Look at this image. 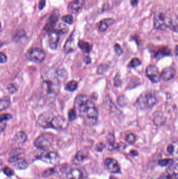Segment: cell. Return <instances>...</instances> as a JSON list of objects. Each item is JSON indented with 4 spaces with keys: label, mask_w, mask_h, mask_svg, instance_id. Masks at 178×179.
<instances>
[{
    "label": "cell",
    "mask_w": 178,
    "mask_h": 179,
    "mask_svg": "<svg viewBox=\"0 0 178 179\" xmlns=\"http://www.w3.org/2000/svg\"><path fill=\"white\" fill-rule=\"evenodd\" d=\"M154 27L157 30L165 31L167 29L178 32L177 19L173 20L166 12H156L153 19Z\"/></svg>",
    "instance_id": "6da1fadb"
},
{
    "label": "cell",
    "mask_w": 178,
    "mask_h": 179,
    "mask_svg": "<svg viewBox=\"0 0 178 179\" xmlns=\"http://www.w3.org/2000/svg\"><path fill=\"white\" fill-rule=\"evenodd\" d=\"M79 112L87 124L93 125L97 122L98 111L94 103L90 99L86 104L79 111Z\"/></svg>",
    "instance_id": "7a4b0ae2"
},
{
    "label": "cell",
    "mask_w": 178,
    "mask_h": 179,
    "mask_svg": "<svg viewBox=\"0 0 178 179\" xmlns=\"http://www.w3.org/2000/svg\"><path fill=\"white\" fill-rule=\"evenodd\" d=\"M157 103L156 94L147 91L141 94L135 103V107L139 110H146L152 108Z\"/></svg>",
    "instance_id": "3957f363"
},
{
    "label": "cell",
    "mask_w": 178,
    "mask_h": 179,
    "mask_svg": "<svg viewBox=\"0 0 178 179\" xmlns=\"http://www.w3.org/2000/svg\"><path fill=\"white\" fill-rule=\"evenodd\" d=\"M43 89L48 96L54 95L57 90L58 78L56 74L50 71L47 72L43 78Z\"/></svg>",
    "instance_id": "277c9868"
},
{
    "label": "cell",
    "mask_w": 178,
    "mask_h": 179,
    "mask_svg": "<svg viewBox=\"0 0 178 179\" xmlns=\"http://www.w3.org/2000/svg\"><path fill=\"white\" fill-rule=\"evenodd\" d=\"M68 126V123L64 117L59 115L52 116L49 123V127L57 130H64Z\"/></svg>",
    "instance_id": "5b68a950"
},
{
    "label": "cell",
    "mask_w": 178,
    "mask_h": 179,
    "mask_svg": "<svg viewBox=\"0 0 178 179\" xmlns=\"http://www.w3.org/2000/svg\"><path fill=\"white\" fill-rule=\"evenodd\" d=\"M8 162L17 169H25L28 167V163L21 155H11Z\"/></svg>",
    "instance_id": "8992f818"
},
{
    "label": "cell",
    "mask_w": 178,
    "mask_h": 179,
    "mask_svg": "<svg viewBox=\"0 0 178 179\" xmlns=\"http://www.w3.org/2000/svg\"><path fill=\"white\" fill-rule=\"evenodd\" d=\"M28 57L32 61L41 63L45 59L46 55L43 50L39 48H33L29 51Z\"/></svg>",
    "instance_id": "52a82bcc"
},
{
    "label": "cell",
    "mask_w": 178,
    "mask_h": 179,
    "mask_svg": "<svg viewBox=\"0 0 178 179\" xmlns=\"http://www.w3.org/2000/svg\"><path fill=\"white\" fill-rule=\"evenodd\" d=\"M146 73L148 78L152 83H158L162 79L159 70L155 65H149L146 68Z\"/></svg>",
    "instance_id": "ba28073f"
},
{
    "label": "cell",
    "mask_w": 178,
    "mask_h": 179,
    "mask_svg": "<svg viewBox=\"0 0 178 179\" xmlns=\"http://www.w3.org/2000/svg\"><path fill=\"white\" fill-rule=\"evenodd\" d=\"M33 144L36 148L42 150H47L51 145L49 138L44 135H41L37 137L34 141Z\"/></svg>",
    "instance_id": "9c48e42d"
},
{
    "label": "cell",
    "mask_w": 178,
    "mask_h": 179,
    "mask_svg": "<svg viewBox=\"0 0 178 179\" xmlns=\"http://www.w3.org/2000/svg\"><path fill=\"white\" fill-rule=\"evenodd\" d=\"M85 0H72L67 5V11L72 14H77L83 7Z\"/></svg>",
    "instance_id": "30bf717a"
},
{
    "label": "cell",
    "mask_w": 178,
    "mask_h": 179,
    "mask_svg": "<svg viewBox=\"0 0 178 179\" xmlns=\"http://www.w3.org/2000/svg\"><path fill=\"white\" fill-rule=\"evenodd\" d=\"M105 165L106 169L111 173H120L121 172V168L119 163L113 158H107L105 160Z\"/></svg>",
    "instance_id": "8fae6325"
},
{
    "label": "cell",
    "mask_w": 178,
    "mask_h": 179,
    "mask_svg": "<svg viewBox=\"0 0 178 179\" xmlns=\"http://www.w3.org/2000/svg\"><path fill=\"white\" fill-rule=\"evenodd\" d=\"M61 34L55 30L50 31L49 35V44L50 48L56 49L59 43L60 35Z\"/></svg>",
    "instance_id": "7c38bea8"
},
{
    "label": "cell",
    "mask_w": 178,
    "mask_h": 179,
    "mask_svg": "<svg viewBox=\"0 0 178 179\" xmlns=\"http://www.w3.org/2000/svg\"><path fill=\"white\" fill-rule=\"evenodd\" d=\"M59 15L58 12H55L53 13L52 15L50 17L49 19L48 20L47 24H46L45 29L46 31L50 33V31H52L55 29L57 22L59 21Z\"/></svg>",
    "instance_id": "4fadbf2b"
},
{
    "label": "cell",
    "mask_w": 178,
    "mask_h": 179,
    "mask_svg": "<svg viewBox=\"0 0 178 179\" xmlns=\"http://www.w3.org/2000/svg\"><path fill=\"white\" fill-rule=\"evenodd\" d=\"M89 100V98L86 95L79 94L75 98L74 102V108L76 111H79V110H81L82 108L86 105V104L88 102Z\"/></svg>",
    "instance_id": "5bb4252c"
},
{
    "label": "cell",
    "mask_w": 178,
    "mask_h": 179,
    "mask_svg": "<svg viewBox=\"0 0 178 179\" xmlns=\"http://www.w3.org/2000/svg\"><path fill=\"white\" fill-rule=\"evenodd\" d=\"M176 74V71L172 67H168L164 68L160 73L161 78L165 81H168L173 79Z\"/></svg>",
    "instance_id": "9a60e30c"
},
{
    "label": "cell",
    "mask_w": 178,
    "mask_h": 179,
    "mask_svg": "<svg viewBox=\"0 0 178 179\" xmlns=\"http://www.w3.org/2000/svg\"><path fill=\"white\" fill-rule=\"evenodd\" d=\"M74 35H75V31L72 33L70 37H69V38L67 39L66 43L65 44L64 47V52L67 53L73 51L74 49L75 48Z\"/></svg>",
    "instance_id": "2e32d148"
},
{
    "label": "cell",
    "mask_w": 178,
    "mask_h": 179,
    "mask_svg": "<svg viewBox=\"0 0 178 179\" xmlns=\"http://www.w3.org/2000/svg\"><path fill=\"white\" fill-rule=\"evenodd\" d=\"M115 20L112 18H106L102 19L99 23L98 31L99 32L103 33L106 31L111 25L114 23Z\"/></svg>",
    "instance_id": "e0dca14e"
},
{
    "label": "cell",
    "mask_w": 178,
    "mask_h": 179,
    "mask_svg": "<svg viewBox=\"0 0 178 179\" xmlns=\"http://www.w3.org/2000/svg\"><path fill=\"white\" fill-rule=\"evenodd\" d=\"M59 158L58 154L55 151H50L47 153L45 155H43L41 159L43 161L48 163L54 164L57 162Z\"/></svg>",
    "instance_id": "ac0fdd59"
},
{
    "label": "cell",
    "mask_w": 178,
    "mask_h": 179,
    "mask_svg": "<svg viewBox=\"0 0 178 179\" xmlns=\"http://www.w3.org/2000/svg\"><path fill=\"white\" fill-rule=\"evenodd\" d=\"M87 155L86 153L81 150L76 153V155L74 156L73 159V163L74 165H79L83 163L84 160H85Z\"/></svg>",
    "instance_id": "d6986e66"
},
{
    "label": "cell",
    "mask_w": 178,
    "mask_h": 179,
    "mask_svg": "<svg viewBox=\"0 0 178 179\" xmlns=\"http://www.w3.org/2000/svg\"><path fill=\"white\" fill-rule=\"evenodd\" d=\"M83 172L81 170L74 169L67 174L65 179H83Z\"/></svg>",
    "instance_id": "ffe728a7"
},
{
    "label": "cell",
    "mask_w": 178,
    "mask_h": 179,
    "mask_svg": "<svg viewBox=\"0 0 178 179\" xmlns=\"http://www.w3.org/2000/svg\"><path fill=\"white\" fill-rule=\"evenodd\" d=\"M107 147L109 150H113L116 149V138L114 134L109 133L106 137Z\"/></svg>",
    "instance_id": "44dd1931"
},
{
    "label": "cell",
    "mask_w": 178,
    "mask_h": 179,
    "mask_svg": "<svg viewBox=\"0 0 178 179\" xmlns=\"http://www.w3.org/2000/svg\"><path fill=\"white\" fill-rule=\"evenodd\" d=\"M78 46L83 53H88L91 50V45L87 41H79L78 42Z\"/></svg>",
    "instance_id": "7402d4cb"
},
{
    "label": "cell",
    "mask_w": 178,
    "mask_h": 179,
    "mask_svg": "<svg viewBox=\"0 0 178 179\" xmlns=\"http://www.w3.org/2000/svg\"><path fill=\"white\" fill-rule=\"evenodd\" d=\"M27 139V136L25 133L23 131H19L15 136V141L18 143H24L26 142Z\"/></svg>",
    "instance_id": "603a6c76"
},
{
    "label": "cell",
    "mask_w": 178,
    "mask_h": 179,
    "mask_svg": "<svg viewBox=\"0 0 178 179\" xmlns=\"http://www.w3.org/2000/svg\"><path fill=\"white\" fill-rule=\"evenodd\" d=\"M11 104V100L9 97H5L0 100V111L7 109Z\"/></svg>",
    "instance_id": "cb8c5ba5"
},
{
    "label": "cell",
    "mask_w": 178,
    "mask_h": 179,
    "mask_svg": "<svg viewBox=\"0 0 178 179\" xmlns=\"http://www.w3.org/2000/svg\"><path fill=\"white\" fill-rule=\"evenodd\" d=\"M77 88H78L77 82L76 81L72 80L66 84L65 86V90L69 92H74L76 90Z\"/></svg>",
    "instance_id": "d4e9b609"
},
{
    "label": "cell",
    "mask_w": 178,
    "mask_h": 179,
    "mask_svg": "<svg viewBox=\"0 0 178 179\" xmlns=\"http://www.w3.org/2000/svg\"><path fill=\"white\" fill-rule=\"evenodd\" d=\"M171 54V50L166 46L162 47L158 50L156 53V56H170Z\"/></svg>",
    "instance_id": "484cf974"
},
{
    "label": "cell",
    "mask_w": 178,
    "mask_h": 179,
    "mask_svg": "<svg viewBox=\"0 0 178 179\" xmlns=\"http://www.w3.org/2000/svg\"><path fill=\"white\" fill-rule=\"evenodd\" d=\"M142 64V62L140 59L138 58L134 57L131 59L130 62H129L128 67L129 68H134L138 67Z\"/></svg>",
    "instance_id": "4316f807"
},
{
    "label": "cell",
    "mask_w": 178,
    "mask_h": 179,
    "mask_svg": "<svg viewBox=\"0 0 178 179\" xmlns=\"http://www.w3.org/2000/svg\"><path fill=\"white\" fill-rule=\"evenodd\" d=\"M62 20L63 22L69 25H72L73 24V17L71 14L66 15L62 16Z\"/></svg>",
    "instance_id": "83f0119b"
},
{
    "label": "cell",
    "mask_w": 178,
    "mask_h": 179,
    "mask_svg": "<svg viewBox=\"0 0 178 179\" xmlns=\"http://www.w3.org/2000/svg\"><path fill=\"white\" fill-rule=\"evenodd\" d=\"M126 140L129 143H134L136 140V136L135 134L130 133L126 136Z\"/></svg>",
    "instance_id": "f1b7e54d"
},
{
    "label": "cell",
    "mask_w": 178,
    "mask_h": 179,
    "mask_svg": "<svg viewBox=\"0 0 178 179\" xmlns=\"http://www.w3.org/2000/svg\"><path fill=\"white\" fill-rule=\"evenodd\" d=\"M77 116V112L76 111L74 108L69 110L68 114V117H69V121L70 122H73L75 119H76Z\"/></svg>",
    "instance_id": "f546056e"
},
{
    "label": "cell",
    "mask_w": 178,
    "mask_h": 179,
    "mask_svg": "<svg viewBox=\"0 0 178 179\" xmlns=\"http://www.w3.org/2000/svg\"><path fill=\"white\" fill-rule=\"evenodd\" d=\"M114 51L118 56H120L123 53L121 45L119 44H116L114 45Z\"/></svg>",
    "instance_id": "4dcf8cb0"
},
{
    "label": "cell",
    "mask_w": 178,
    "mask_h": 179,
    "mask_svg": "<svg viewBox=\"0 0 178 179\" xmlns=\"http://www.w3.org/2000/svg\"><path fill=\"white\" fill-rule=\"evenodd\" d=\"M109 68V67L106 65H100L97 68V73L99 74L105 73Z\"/></svg>",
    "instance_id": "1f68e13d"
},
{
    "label": "cell",
    "mask_w": 178,
    "mask_h": 179,
    "mask_svg": "<svg viewBox=\"0 0 178 179\" xmlns=\"http://www.w3.org/2000/svg\"><path fill=\"white\" fill-rule=\"evenodd\" d=\"M12 118V116L10 114H4L0 115V122L5 123L7 121H9Z\"/></svg>",
    "instance_id": "d6a6232c"
},
{
    "label": "cell",
    "mask_w": 178,
    "mask_h": 179,
    "mask_svg": "<svg viewBox=\"0 0 178 179\" xmlns=\"http://www.w3.org/2000/svg\"><path fill=\"white\" fill-rule=\"evenodd\" d=\"M128 103V100L126 99V96H122L119 97L118 100V103L121 107H123L124 106L126 105Z\"/></svg>",
    "instance_id": "836d02e7"
},
{
    "label": "cell",
    "mask_w": 178,
    "mask_h": 179,
    "mask_svg": "<svg viewBox=\"0 0 178 179\" xmlns=\"http://www.w3.org/2000/svg\"><path fill=\"white\" fill-rule=\"evenodd\" d=\"M121 85H122V81L120 76L119 74H117L114 77V86L116 87L119 88L121 86Z\"/></svg>",
    "instance_id": "e575fe53"
},
{
    "label": "cell",
    "mask_w": 178,
    "mask_h": 179,
    "mask_svg": "<svg viewBox=\"0 0 178 179\" xmlns=\"http://www.w3.org/2000/svg\"><path fill=\"white\" fill-rule=\"evenodd\" d=\"M165 119H164L162 116H157L155 118L154 122L155 124L157 126L158 125H161L164 123Z\"/></svg>",
    "instance_id": "d590c367"
},
{
    "label": "cell",
    "mask_w": 178,
    "mask_h": 179,
    "mask_svg": "<svg viewBox=\"0 0 178 179\" xmlns=\"http://www.w3.org/2000/svg\"><path fill=\"white\" fill-rule=\"evenodd\" d=\"M3 171L7 176L9 177H12L15 174L14 171L11 168L8 167H5L3 169Z\"/></svg>",
    "instance_id": "8d00e7d4"
},
{
    "label": "cell",
    "mask_w": 178,
    "mask_h": 179,
    "mask_svg": "<svg viewBox=\"0 0 178 179\" xmlns=\"http://www.w3.org/2000/svg\"><path fill=\"white\" fill-rule=\"evenodd\" d=\"M171 161H172V160L169 159H165L159 160L158 164L160 166L165 167V166H167V165H169Z\"/></svg>",
    "instance_id": "74e56055"
},
{
    "label": "cell",
    "mask_w": 178,
    "mask_h": 179,
    "mask_svg": "<svg viewBox=\"0 0 178 179\" xmlns=\"http://www.w3.org/2000/svg\"><path fill=\"white\" fill-rule=\"evenodd\" d=\"M54 172H55V171L53 169H49L46 170L43 173V177L47 178V177H49L51 175H52Z\"/></svg>",
    "instance_id": "f35d334b"
},
{
    "label": "cell",
    "mask_w": 178,
    "mask_h": 179,
    "mask_svg": "<svg viewBox=\"0 0 178 179\" xmlns=\"http://www.w3.org/2000/svg\"><path fill=\"white\" fill-rule=\"evenodd\" d=\"M106 146L105 143H99L97 144V145L96 146V150L99 152H101L105 149Z\"/></svg>",
    "instance_id": "ab89813d"
},
{
    "label": "cell",
    "mask_w": 178,
    "mask_h": 179,
    "mask_svg": "<svg viewBox=\"0 0 178 179\" xmlns=\"http://www.w3.org/2000/svg\"><path fill=\"white\" fill-rule=\"evenodd\" d=\"M7 57L4 53L0 52V63H4L7 61Z\"/></svg>",
    "instance_id": "60d3db41"
},
{
    "label": "cell",
    "mask_w": 178,
    "mask_h": 179,
    "mask_svg": "<svg viewBox=\"0 0 178 179\" xmlns=\"http://www.w3.org/2000/svg\"><path fill=\"white\" fill-rule=\"evenodd\" d=\"M7 89H8V91H9L10 93H15L17 90L14 84H10L8 85Z\"/></svg>",
    "instance_id": "b9f144b4"
},
{
    "label": "cell",
    "mask_w": 178,
    "mask_h": 179,
    "mask_svg": "<svg viewBox=\"0 0 178 179\" xmlns=\"http://www.w3.org/2000/svg\"><path fill=\"white\" fill-rule=\"evenodd\" d=\"M46 3L45 0H40L38 4V7L40 10H43V9L45 7Z\"/></svg>",
    "instance_id": "7bdbcfd3"
},
{
    "label": "cell",
    "mask_w": 178,
    "mask_h": 179,
    "mask_svg": "<svg viewBox=\"0 0 178 179\" xmlns=\"http://www.w3.org/2000/svg\"><path fill=\"white\" fill-rule=\"evenodd\" d=\"M174 148H175L174 145H173L172 144L169 145L167 148V151L170 154H172L174 151Z\"/></svg>",
    "instance_id": "ee69618b"
},
{
    "label": "cell",
    "mask_w": 178,
    "mask_h": 179,
    "mask_svg": "<svg viewBox=\"0 0 178 179\" xmlns=\"http://www.w3.org/2000/svg\"><path fill=\"white\" fill-rule=\"evenodd\" d=\"M138 0H130V4L133 7H136L138 5Z\"/></svg>",
    "instance_id": "f6af8a7d"
},
{
    "label": "cell",
    "mask_w": 178,
    "mask_h": 179,
    "mask_svg": "<svg viewBox=\"0 0 178 179\" xmlns=\"http://www.w3.org/2000/svg\"><path fill=\"white\" fill-rule=\"evenodd\" d=\"M5 126H6L5 123H1L0 122V133H1L2 132L4 131Z\"/></svg>",
    "instance_id": "bcb514c9"
},
{
    "label": "cell",
    "mask_w": 178,
    "mask_h": 179,
    "mask_svg": "<svg viewBox=\"0 0 178 179\" xmlns=\"http://www.w3.org/2000/svg\"><path fill=\"white\" fill-rule=\"evenodd\" d=\"M84 61L85 62L86 65H88V64H89L90 62H91V59H90V58L88 56H86V57L84 58Z\"/></svg>",
    "instance_id": "7dc6e473"
},
{
    "label": "cell",
    "mask_w": 178,
    "mask_h": 179,
    "mask_svg": "<svg viewBox=\"0 0 178 179\" xmlns=\"http://www.w3.org/2000/svg\"><path fill=\"white\" fill-rule=\"evenodd\" d=\"M130 153H131V155H133V156H135V155H138V151L135 150H131Z\"/></svg>",
    "instance_id": "c3c4849f"
},
{
    "label": "cell",
    "mask_w": 178,
    "mask_h": 179,
    "mask_svg": "<svg viewBox=\"0 0 178 179\" xmlns=\"http://www.w3.org/2000/svg\"><path fill=\"white\" fill-rule=\"evenodd\" d=\"M3 162L2 160H0V169H1V168L2 167Z\"/></svg>",
    "instance_id": "681fc988"
},
{
    "label": "cell",
    "mask_w": 178,
    "mask_h": 179,
    "mask_svg": "<svg viewBox=\"0 0 178 179\" xmlns=\"http://www.w3.org/2000/svg\"><path fill=\"white\" fill-rule=\"evenodd\" d=\"M177 53H178V46L177 45L176 47V53L177 56Z\"/></svg>",
    "instance_id": "f907efd6"
},
{
    "label": "cell",
    "mask_w": 178,
    "mask_h": 179,
    "mask_svg": "<svg viewBox=\"0 0 178 179\" xmlns=\"http://www.w3.org/2000/svg\"><path fill=\"white\" fill-rule=\"evenodd\" d=\"M1 23L0 22V31H1Z\"/></svg>",
    "instance_id": "816d5d0a"
},
{
    "label": "cell",
    "mask_w": 178,
    "mask_h": 179,
    "mask_svg": "<svg viewBox=\"0 0 178 179\" xmlns=\"http://www.w3.org/2000/svg\"><path fill=\"white\" fill-rule=\"evenodd\" d=\"M10 179V178H6V179Z\"/></svg>",
    "instance_id": "f5cc1de1"
},
{
    "label": "cell",
    "mask_w": 178,
    "mask_h": 179,
    "mask_svg": "<svg viewBox=\"0 0 178 179\" xmlns=\"http://www.w3.org/2000/svg\"></svg>",
    "instance_id": "db71d44e"
}]
</instances>
